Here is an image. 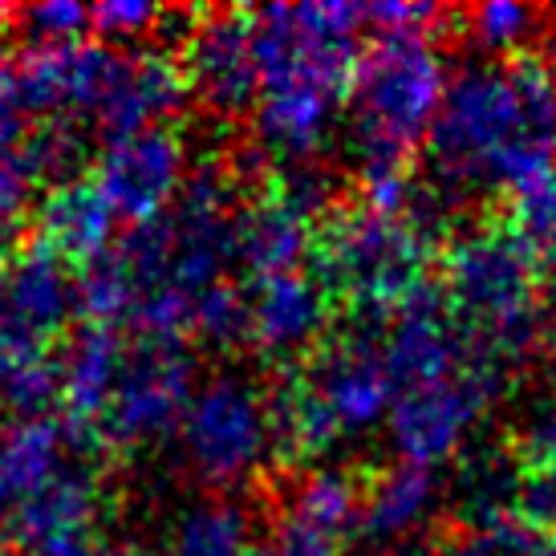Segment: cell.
Here are the masks:
<instances>
[{
	"mask_svg": "<svg viewBox=\"0 0 556 556\" xmlns=\"http://www.w3.org/2000/svg\"><path fill=\"white\" fill-rule=\"evenodd\" d=\"M447 195L483 191L511 203L556 179V78L532 58L464 65L427 139Z\"/></svg>",
	"mask_w": 556,
	"mask_h": 556,
	"instance_id": "6da1fadb",
	"label": "cell"
},
{
	"mask_svg": "<svg viewBox=\"0 0 556 556\" xmlns=\"http://www.w3.org/2000/svg\"><path fill=\"white\" fill-rule=\"evenodd\" d=\"M362 25L366 9L338 0L268 4L252 13V49L261 70L252 130L264 155L280 163L321 155L350 106Z\"/></svg>",
	"mask_w": 556,
	"mask_h": 556,
	"instance_id": "7a4b0ae2",
	"label": "cell"
},
{
	"mask_svg": "<svg viewBox=\"0 0 556 556\" xmlns=\"http://www.w3.org/2000/svg\"><path fill=\"white\" fill-rule=\"evenodd\" d=\"M443 200L427 191H415V203L399 216L366 203L333 212L313 244V277L362 321H387L418 289H427L422 273L434 236L443 232Z\"/></svg>",
	"mask_w": 556,
	"mask_h": 556,
	"instance_id": "3957f363",
	"label": "cell"
},
{
	"mask_svg": "<svg viewBox=\"0 0 556 556\" xmlns=\"http://www.w3.org/2000/svg\"><path fill=\"white\" fill-rule=\"evenodd\" d=\"M447 65L431 33H378L357 58L350 90V155L362 184L382 175H406V163L427 147L447 98Z\"/></svg>",
	"mask_w": 556,
	"mask_h": 556,
	"instance_id": "277c9868",
	"label": "cell"
},
{
	"mask_svg": "<svg viewBox=\"0 0 556 556\" xmlns=\"http://www.w3.org/2000/svg\"><path fill=\"white\" fill-rule=\"evenodd\" d=\"M443 301L467 338L504 370L544 341L541 261L516 228H471L443 261Z\"/></svg>",
	"mask_w": 556,
	"mask_h": 556,
	"instance_id": "5b68a950",
	"label": "cell"
},
{
	"mask_svg": "<svg viewBox=\"0 0 556 556\" xmlns=\"http://www.w3.org/2000/svg\"><path fill=\"white\" fill-rule=\"evenodd\" d=\"M508 374L511 370H504L495 357L471 345V354L455 366L402 387L387 422L399 459L439 471L455 455H464L483 418L504 399Z\"/></svg>",
	"mask_w": 556,
	"mask_h": 556,
	"instance_id": "8992f818",
	"label": "cell"
},
{
	"mask_svg": "<svg viewBox=\"0 0 556 556\" xmlns=\"http://www.w3.org/2000/svg\"><path fill=\"white\" fill-rule=\"evenodd\" d=\"M179 447L187 467L207 488L224 492L256 479L277 455L268 394L252 378L232 370L207 378L187 406Z\"/></svg>",
	"mask_w": 556,
	"mask_h": 556,
	"instance_id": "52a82bcc",
	"label": "cell"
},
{
	"mask_svg": "<svg viewBox=\"0 0 556 556\" xmlns=\"http://www.w3.org/2000/svg\"><path fill=\"white\" fill-rule=\"evenodd\" d=\"M195 399V357L179 338H139L126 350L118 387L98 418L106 447L139 451L184 427Z\"/></svg>",
	"mask_w": 556,
	"mask_h": 556,
	"instance_id": "ba28073f",
	"label": "cell"
},
{
	"mask_svg": "<svg viewBox=\"0 0 556 556\" xmlns=\"http://www.w3.org/2000/svg\"><path fill=\"white\" fill-rule=\"evenodd\" d=\"M305 382L325 402L345 443L370 439L378 427H387L399 399L387 362V338H378L366 325L317 345Z\"/></svg>",
	"mask_w": 556,
	"mask_h": 556,
	"instance_id": "9c48e42d",
	"label": "cell"
},
{
	"mask_svg": "<svg viewBox=\"0 0 556 556\" xmlns=\"http://www.w3.org/2000/svg\"><path fill=\"white\" fill-rule=\"evenodd\" d=\"M102 483L90 464H65L46 488L16 500L0 541L16 556H98Z\"/></svg>",
	"mask_w": 556,
	"mask_h": 556,
	"instance_id": "30bf717a",
	"label": "cell"
},
{
	"mask_svg": "<svg viewBox=\"0 0 556 556\" xmlns=\"http://www.w3.org/2000/svg\"><path fill=\"white\" fill-rule=\"evenodd\" d=\"M118 49L102 41H65V46H29L16 53V90L21 110L49 118H90L114 78Z\"/></svg>",
	"mask_w": 556,
	"mask_h": 556,
	"instance_id": "8fae6325",
	"label": "cell"
},
{
	"mask_svg": "<svg viewBox=\"0 0 556 556\" xmlns=\"http://www.w3.org/2000/svg\"><path fill=\"white\" fill-rule=\"evenodd\" d=\"M187 175L191 170H187L184 139L167 126H155V130H139L130 139L106 142L93 184L102 187L114 216L147 224L179 200Z\"/></svg>",
	"mask_w": 556,
	"mask_h": 556,
	"instance_id": "7c38bea8",
	"label": "cell"
},
{
	"mask_svg": "<svg viewBox=\"0 0 556 556\" xmlns=\"http://www.w3.org/2000/svg\"><path fill=\"white\" fill-rule=\"evenodd\" d=\"M184 70L191 93L219 118H240L256 110L261 70L252 49V13L200 16V29L184 46Z\"/></svg>",
	"mask_w": 556,
	"mask_h": 556,
	"instance_id": "4fadbf2b",
	"label": "cell"
},
{
	"mask_svg": "<svg viewBox=\"0 0 556 556\" xmlns=\"http://www.w3.org/2000/svg\"><path fill=\"white\" fill-rule=\"evenodd\" d=\"M191 81L187 70L163 49H130L118 53L114 78L93 114V126L102 130L106 142L130 139L139 130H155L167 118L184 114L191 102Z\"/></svg>",
	"mask_w": 556,
	"mask_h": 556,
	"instance_id": "5bb4252c",
	"label": "cell"
},
{
	"mask_svg": "<svg viewBox=\"0 0 556 556\" xmlns=\"http://www.w3.org/2000/svg\"><path fill=\"white\" fill-rule=\"evenodd\" d=\"M329 301L325 285L313 273H293V277L261 280L248 289V309H252V329L248 345L264 357H296L321 341L329 325Z\"/></svg>",
	"mask_w": 556,
	"mask_h": 556,
	"instance_id": "9a60e30c",
	"label": "cell"
},
{
	"mask_svg": "<svg viewBox=\"0 0 556 556\" xmlns=\"http://www.w3.org/2000/svg\"><path fill=\"white\" fill-rule=\"evenodd\" d=\"M443 508V483L439 471L418 464H390L362 488V516H357V536L374 548L402 553L431 528V520Z\"/></svg>",
	"mask_w": 556,
	"mask_h": 556,
	"instance_id": "2e32d148",
	"label": "cell"
},
{
	"mask_svg": "<svg viewBox=\"0 0 556 556\" xmlns=\"http://www.w3.org/2000/svg\"><path fill=\"white\" fill-rule=\"evenodd\" d=\"M0 305L16 325L49 341L78 313V280L65 268V256L37 240L21 248L0 277Z\"/></svg>",
	"mask_w": 556,
	"mask_h": 556,
	"instance_id": "e0dca14e",
	"label": "cell"
},
{
	"mask_svg": "<svg viewBox=\"0 0 556 556\" xmlns=\"http://www.w3.org/2000/svg\"><path fill=\"white\" fill-rule=\"evenodd\" d=\"M114 207L93 179L49 187L37 203V228L41 244H49L65 261H93L114 248Z\"/></svg>",
	"mask_w": 556,
	"mask_h": 556,
	"instance_id": "ac0fdd59",
	"label": "cell"
},
{
	"mask_svg": "<svg viewBox=\"0 0 556 556\" xmlns=\"http://www.w3.org/2000/svg\"><path fill=\"white\" fill-rule=\"evenodd\" d=\"M313 244H317V240H313V232H309V219H301L296 212H289V207L277 203L273 195L240 212L236 264L244 268L252 285L305 273V261L313 256Z\"/></svg>",
	"mask_w": 556,
	"mask_h": 556,
	"instance_id": "d6986e66",
	"label": "cell"
},
{
	"mask_svg": "<svg viewBox=\"0 0 556 556\" xmlns=\"http://www.w3.org/2000/svg\"><path fill=\"white\" fill-rule=\"evenodd\" d=\"M126 338L110 325H81L62 345L58 370H62V399L78 422H98L106 410L110 394L118 387L126 362Z\"/></svg>",
	"mask_w": 556,
	"mask_h": 556,
	"instance_id": "ffe728a7",
	"label": "cell"
},
{
	"mask_svg": "<svg viewBox=\"0 0 556 556\" xmlns=\"http://www.w3.org/2000/svg\"><path fill=\"white\" fill-rule=\"evenodd\" d=\"M62 399V370L49 357L46 338L29 333L4 313L0 325V406L16 422L49 418V410Z\"/></svg>",
	"mask_w": 556,
	"mask_h": 556,
	"instance_id": "44dd1931",
	"label": "cell"
},
{
	"mask_svg": "<svg viewBox=\"0 0 556 556\" xmlns=\"http://www.w3.org/2000/svg\"><path fill=\"white\" fill-rule=\"evenodd\" d=\"M520 492H525V464L520 455L500 447L471 451L455 479V504L471 532L520 525Z\"/></svg>",
	"mask_w": 556,
	"mask_h": 556,
	"instance_id": "7402d4cb",
	"label": "cell"
},
{
	"mask_svg": "<svg viewBox=\"0 0 556 556\" xmlns=\"http://www.w3.org/2000/svg\"><path fill=\"white\" fill-rule=\"evenodd\" d=\"M268 410H273V443L277 455L289 464H313L325 459L329 451H338L341 439L338 422L329 418L325 402L313 394V387L305 382V374L285 378L273 394H268Z\"/></svg>",
	"mask_w": 556,
	"mask_h": 556,
	"instance_id": "603a6c76",
	"label": "cell"
},
{
	"mask_svg": "<svg viewBox=\"0 0 556 556\" xmlns=\"http://www.w3.org/2000/svg\"><path fill=\"white\" fill-rule=\"evenodd\" d=\"M256 525L252 511L232 495H207L175 516L167 556H252Z\"/></svg>",
	"mask_w": 556,
	"mask_h": 556,
	"instance_id": "cb8c5ba5",
	"label": "cell"
},
{
	"mask_svg": "<svg viewBox=\"0 0 556 556\" xmlns=\"http://www.w3.org/2000/svg\"><path fill=\"white\" fill-rule=\"evenodd\" d=\"M74 447L70 427H58L53 418H33V422H13L0 431V479L9 483L16 500L46 488L65 464H74L65 451Z\"/></svg>",
	"mask_w": 556,
	"mask_h": 556,
	"instance_id": "d4e9b609",
	"label": "cell"
},
{
	"mask_svg": "<svg viewBox=\"0 0 556 556\" xmlns=\"http://www.w3.org/2000/svg\"><path fill=\"white\" fill-rule=\"evenodd\" d=\"M301 525L317 528L333 541H345L350 532H357V516H362V488L354 479L338 471V467H317L293 488L289 511Z\"/></svg>",
	"mask_w": 556,
	"mask_h": 556,
	"instance_id": "484cf974",
	"label": "cell"
},
{
	"mask_svg": "<svg viewBox=\"0 0 556 556\" xmlns=\"http://www.w3.org/2000/svg\"><path fill=\"white\" fill-rule=\"evenodd\" d=\"M74 280H78V313L86 317V325H110L114 329V325L130 321L139 289H135V277L118 256V248H106L102 256L86 261L74 273Z\"/></svg>",
	"mask_w": 556,
	"mask_h": 556,
	"instance_id": "4316f807",
	"label": "cell"
},
{
	"mask_svg": "<svg viewBox=\"0 0 556 556\" xmlns=\"http://www.w3.org/2000/svg\"><path fill=\"white\" fill-rule=\"evenodd\" d=\"M464 33L479 53H492L495 62H511L541 33V9L520 0H483L464 13Z\"/></svg>",
	"mask_w": 556,
	"mask_h": 556,
	"instance_id": "83f0119b",
	"label": "cell"
},
{
	"mask_svg": "<svg viewBox=\"0 0 556 556\" xmlns=\"http://www.w3.org/2000/svg\"><path fill=\"white\" fill-rule=\"evenodd\" d=\"M21 151L33 163L37 179L49 187L74 184V179H86L81 170L90 163V139L74 118H49L37 130H29L21 139Z\"/></svg>",
	"mask_w": 556,
	"mask_h": 556,
	"instance_id": "f1b7e54d",
	"label": "cell"
},
{
	"mask_svg": "<svg viewBox=\"0 0 556 556\" xmlns=\"http://www.w3.org/2000/svg\"><path fill=\"white\" fill-rule=\"evenodd\" d=\"M248 329H252V309H248V293L232 280H219L195 301V317H191V333L216 350V354H232L248 345Z\"/></svg>",
	"mask_w": 556,
	"mask_h": 556,
	"instance_id": "f546056e",
	"label": "cell"
},
{
	"mask_svg": "<svg viewBox=\"0 0 556 556\" xmlns=\"http://www.w3.org/2000/svg\"><path fill=\"white\" fill-rule=\"evenodd\" d=\"M333 170L317 163V159H305V163H280L277 179H273V200L285 203L289 212H296L301 219H321L333 203Z\"/></svg>",
	"mask_w": 556,
	"mask_h": 556,
	"instance_id": "4dcf8cb0",
	"label": "cell"
},
{
	"mask_svg": "<svg viewBox=\"0 0 556 556\" xmlns=\"http://www.w3.org/2000/svg\"><path fill=\"white\" fill-rule=\"evenodd\" d=\"M163 13L167 9L147 4V0H106V4H93L90 9L93 41H102V46L123 53V46L155 37L159 25H163Z\"/></svg>",
	"mask_w": 556,
	"mask_h": 556,
	"instance_id": "1f68e13d",
	"label": "cell"
},
{
	"mask_svg": "<svg viewBox=\"0 0 556 556\" xmlns=\"http://www.w3.org/2000/svg\"><path fill=\"white\" fill-rule=\"evenodd\" d=\"M13 21L29 37V46H65V41H81V33L90 29V9H81L74 0H41L13 13Z\"/></svg>",
	"mask_w": 556,
	"mask_h": 556,
	"instance_id": "d6a6232c",
	"label": "cell"
},
{
	"mask_svg": "<svg viewBox=\"0 0 556 556\" xmlns=\"http://www.w3.org/2000/svg\"><path fill=\"white\" fill-rule=\"evenodd\" d=\"M516 455H520L525 471L556 479V394L536 402V406L528 410L525 427H520V447H516Z\"/></svg>",
	"mask_w": 556,
	"mask_h": 556,
	"instance_id": "836d02e7",
	"label": "cell"
},
{
	"mask_svg": "<svg viewBox=\"0 0 556 556\" xmlns=\"http://www.w3.org/2000/svg\"><path fill=\"white\" fill-rule=\"evenodd\" d=\"M536 544L541 536L528 532L525 525H504L467 532L451 548H439V556H536Z\"/></svg>",
	"mask_w": 556,
	"mask_h": 556,
	"instance_id": "e575fe53",
	"label": "cell"
},
{
	"mask_svg": "<svg viewBox=\"0 0 556 556\" xmlns=\"http://www.w3.org/2000/svg\"><path fill=\"white\" fill-rule=\"evenodd\" d=\"M341 541L325 536L317 528L301 525L293 516H280V525L273 528V536L264 544H256L252 556H341Z\"/></svg>",
	"mask_w": 556,
	"mask_h": 556,
	"instance_id": "d590c367",
	"label": "cell"
},
{
	"mask_svg": "<svg viewBox=\"0 0 556 556\" xmlns=\"http://www.w3.org/2000/svg\"><path fill=\"white\" fill-rule=\"evenodd\" d=\"M516 232L525 236L536 252L556 256V179L525 200H516Z\"/></svg>",
	"mask_w": 556,
	"mask_h": 556,
	"instance_id": "8d00e7d4",
	"label": "cell"
},
{
	"mask_svg": "<svg viewBox=\"0 0 556 556\" xmlns=\"http://www.w3.org/2000/svg\"><path fill=\"white\" fill-rule=\"evenodd\" d=\"M37 187H41V179L21 151V142L0 151V224H13V216L25 212V203L33 200Z\"/></svg>",
	"mask_w": 556,
	"mask_h": 556,
	"instance_id": "74e56055",
	"label": "cell"
},
{
	"mask_svg": "<svg viewBox=\"0 0 556 556\" xmlns=\"http://www.w3.org/2000/svg\"><path fill=\"white\" fill-rule=\"evenodd\" d=\"M443 16V9L434 4H406V0H382L366 9V25H374L378 33H402V29H422L431 33V25Z\"/></svg>",
	"mask_w": 556,
	"mask_h": 556,
	"instance_id": "f35d334b",
	"label": "cell"
},
{
	"mask_svg": "<svg viewBox=\"0 0 556 556\" xmlns=\"http://www.w3.org/2000/svg\"><path fill=\"white\" fill-rule=\"evenodd\" d=\"M25 139V110L16 90V58L0 46V151Z\"/></svg>",
	"mask_w": 556,
	"mask_h": 556,
	"instance_id": "ab89813d",
	"label": "cell"
},
{
	"mask_svg": "<svg viewBox=\"0 0 556 556\" xmlns=\"http://www.w3.org/2000/svg\"><path fill=\"white\" fill-rule=\"evenodd\" d=\"M16 252H21V248H16V232H13V224H0V277L9 273V264H13Z\"/></svg>",
	"mask_w": 556,
	"mask_h": 556,
	"instance_id": "60d3db41",
	"label": "cell"
},
{
	"mask_svg": "<svg viewBox=\"0 0 556 556\" xmlns=\"http://www.w3.org/2000/svg\"><path fill=\"white\" fill-rule=\"evenodd\" d=\"M16 508V495L9 492V483L0 479V536H4V525H9V516H13Z\"/></svg>",
	"mask_w": 556,
	"mask_h": 556,
	"instance_id": "b9f144b4",
	"label": "cell"
},
{
	"mask_svg": "<svg viewBox=\"0 0 556 556\" xmlns=\"http://www.w3.org/2000/svg\"><path fill=\"white\" fill-rule=\"evenodd\" d=\"M98 556H147V553H139V548H126V544H114V548H102Z\"/></svg>",
	"mask_w": 556,
	"mask_h": 556,
	"instance_id": "7bdbcfd3",
	"label": "cell"
},
{
	"mask_svg": "<svg viewBox=\"0 0 556 556\" xmlns=\"http://www.w3.org/2000/svg\"><path fill=\"white\" fill-rule=\"evenodd\" d=\"M536 556H556V532H553V536H541V544H536Z\"/></svg>",
	"mask_w": 556,
	"mask_h": 556,
	"instance_id": "ee69618b",
	"label": "cell"
},
{
	"mask_svg": "<svg viewBox=\"0 0 556 556\" xmlns=\"http://www.w3.org/2000/svg\"><path fill=\"white\" fill-rule=\"evenodd\" d=\"M548 62H553L548 70H553V78H556V29L548 33Z\"/></svg>",
	"mask_w": 556,
	"mask_h": 556,
	"instance_id": "f6af8a7d",
	"label": "cell"
},
{
	"mask_svg": "<svg viewBox=\"0 0 556 556\" xmlns=\"http://www.w3.org/2000/svg\"><path fill=\"white\" fill-rule=\"evenodd\" d=\"M9 21H13V9H4V4H0V29H4Z\"/></svg>",
	"mask_w": 556,
	"mask_h": 556,
	"instance_id": "bcb514c9",
	"label": "cell"
},
{
	"mask_svg": "<svg viewBox=\"0 0 556 556\" xmlns=\"http://www.w3.org/2000/svg\"><path fill=\"white\" fill-rule=\"evenodd\" d=\"M0 325H4V305H0Z\"/></svg>",
	"mask_w": 556,
	"mask_h": 556,
	"instance_id": "7dc6e473",
	"label": "cell"
},
{
	"mask_svg": "<svg viewBox=\"0 0 556 556\" xmlns=\"http://www.w3.org/2000/svg\"><path fill=\"white\" fill-rule=\"evenodd\" d=\"M4 151H9V147H4Z\"/></svg>",
	"mask_w": 556,
	"mask_h": 556,
	"instance_id": "c3c4849f",
	"label": "cell"
}]
</instances>
